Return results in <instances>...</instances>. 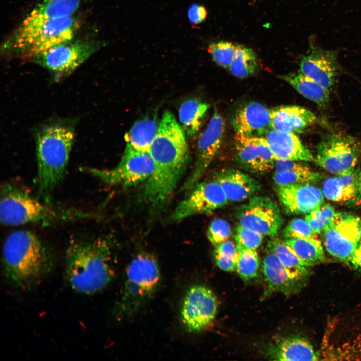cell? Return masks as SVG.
Instances as JSON below:
<instances>
[{
	"mask_svg": "<svg viewBox=\"0 0 361 361\" xmlns=\"http://www.w3.org/2000/svg\"><path fill=\"white\" fill-rule=\"evenodd\" d=\"M74 118L52 117L34 130L37 163V198L51 204L66 173L75 140Z\"/></svg>",
	"mask_w": 361,
	"mask_h": 361,
	"instance_id": "7a4b0ae2",
	"label": "cell"
},
{
	"mask_svg": "<svg viewBox=\"0 0 361 361\" xmlns=\"http://www.w3.org/2000/svg\"><path fill=\"white\" fill-rule=\"evenodd\" d=\"M236 46L232 43L221 41L211 44L208 52L214 61L219 66L229 68L234 57Z\"/></svg>",
	"mask_w": 361,
	"mask_h": 361,
	"instance_id": "d590c367",
	"label": "cell"
},
{
	"mask_svg": "<svg viewBox=\"0 0 361 361\" xmlns=\"http://www.w3.org/2000/svg\"><path fill=\"white\" fill-rule=\"evenodd\" d=\"M232 124L235 134L264 137L272 128L270 109L257 102H248L236 110Z\"/></svg>",
	"mask_w": 361,
	"mask_h": 361,
	"instance_id": "d6986e66",
	"label": "cell"
},
{
	"mask_svg": "<svg viewBox=\"0 0 361 361\" xmlns=\"http://www.w3.org/2000/svg\"><path fill=\"white\" fill-rule=\"evenodd\" d=\"M5 278L16 289L29 291L40 285L53 271L55 264L52 250L33 232L15 231L2 247Z\"/></svg>",
	"mask_w": 361,
	"mask_h": 361,
	"instance_id": "3957f363",
	"label": "cell"
},
{
	"mask_svg": "<svg viewBox=\"0 0 361 361\" xmlns=\"http://www.w3.org/2000/svg\"><path fill=\"white\" fill-rule=\"evenodd\" d=\"M158 126L157 121L150 118L136 121L125 135L126 145L137 150L149 151Z\"/></svg>",
	"mask_w": 361,
	"mask_h": 361,
	"instance_id": "f546056e",
	"label": "cell"
},
{
	"mask_svg": "<svg viewBox=\"0 0 361 361\" xmlns=\"http://www.w3.org/2000/svg\"><path fill=\"white\" fill-rule=\"evenodd\" d=\"M283 233L286 239L318 238V234L312 230L306 220L300 218L292 219L285 227Z\"/></svg>",
	"mask_w": 361,
	"mask_h": 361,
	"instance_id": "8d00e7d4",
	"label": "cell"
},
{
	"mask_svg": "<svg viewBox=\"0 0 361 361\" xmlns=\"http://www.w3.org/2000/svg\"><path fill=\"white\" fill-rule=\"evenodd\" d=\"M0 219L7 226L37 224L49 226L65 222L91 219L92 212L73 208H55L42 203L27 191L12 182L1 189Z\"/></svg>",
	"mask_w": 361,
	"mask_h": 361,
	"instance_id": "5b68a950",
	"label": "cell"
},
{
	"mask_svg": "<svg viewBox=\"0 0 361 361\" xmlns=\"http://www.w3.org/2000/svg\"><path fill=\"white\" fill-rule=\"evenodd\" d=\"M258 60L253 50L245 46H236L233 60L229 67L233 76L241 79L252 75L257 70Z\"/></svg>",
	"mask_w": 361,
	"mask_h": 361,
	"instance_id": "d6a6232c",
	"label": "cell"
},
{
	"mask_svg": "<svg viewBox=\"0 0 361 361\" xmlns=\"http://www.w3.org/2000/svg\"><path fill=\"white\" fill-rule=\"evenodd\" d=\"M187 15L190 23L193 25H197L205 21L208 16V12L203 6L193 4L189 7Z\"/></svg>",
	"mask_w": 361,
	"mask_h": 361,
	"instance_id": "ab89813d",
	"label": "cell"
},
{
	"mask_svg": "<svg viewBox=\"0 0 361 361\" xmlns=\"http://www.w3.org/2000/svg\"><path fill=\"white\" fill-rule=\"evenodd\" d=\"M209 105L201 101L190 99L184 101L178 110V118L185 133L194 136L199 131Z\"/></svg>",
	"mask_w": 361,
	"mask_h": 361,
	"instance_id": "4dcf8cb0",
	"label": "cell"
},
{
	"mask_svg": "<svg viewBox=\"0 0 361 361\" xmlns=\"http://www.w3.org/2000/svg\"><path fill=\"white\" fill-rule=\"evenodd\" d=\"M215 179L229 202L246 200L260 190V185L256 180L236 169H223L217 174Z\"/></svg>",
	"mask_w": 361,
	"mask_h": 361,
	"instance_id": "603a6c76",
	"label": "cell"
},
{
	"mask_svg": "<svg viewBox=\"0 0 361 361\" xmlns=\"http://www.w3.org/2000/svg\"><path fill=\"white\" fill-rule=\"evenodd\" d=\"M239 225L263 236L275 237L283 224L280 209L272 200L253 196L238 212Z\"/></svg>",
	"mask_w": 361,
	"mask_h": 361,
	"instance_id": "4fadbf2b",
	"label": "cell"
},
{
	"mask_svg": "<svg viewBox=\"0 0 361 361\" xmlns=\"http://www.w3.org/2000/svg\"><path fill=\"white\" fill-rule=\"evenodd\" d=\"M284 242L301 260L310 266L325 260L321 243L318 238H287Z\"/></svg>",
	"mask_w": 361,
	"mask_h": 361,
	"instance_id": "1f68e13d",
	"label": "cell"
},
{
	"mask_svg": "<svg viewBox=\"0 0 361 361\" xmlns=\"http://www.w3.org/2000/svg\"><path fill=\"white\" fill-rule=\"evenodd\" d=\"M213 256L217 265L221 270L229 272L236 270L238 258L226 257L215 253Z\"/></svg>",
	"mask_w": 361,
	"mask_h": 361,
	"instance_id": "60d3db41",
	"label": "cell"
},
{
	"mask_svg": "<svg viewBox=\"0 0 361 361\" xmlns=\"http://www.w3.org/2000/svg\"><path fill=\"white\" fill-rule=\"evenodd\" d=\"M149 151L126 145L118 164L110 169L86 168V172L109 185L130 187L146 180L154 169Z\"/></svg>",
	"mask_w": 361,
	"mask_h": 361,
	"instance_id": "9c48e42d",
	"label": "cell"
},
{
	"mask_svg": "<svg viewBox=\"0 0 361 361\" xmlns=\"http://www.w3.org/2000/svg\"><path fill=\"white\" fill-rule=\"evenodd\" d=\"M100 47L91 39L72 40L59 44L30 61L50 72L55 81L71 75Z\"/></svg>",
	"mask_w": 361,
	"mask_h": 361,
	"instance_id": "ba28073f",
	"label": "cell"
},
{
	"mask_svg": "<svg viewBox=\"0 0 361 361\" xmlns=\"http://www.w3.org/2000/svg\"><path fill=\"white\" fill-rule=\"evenodd\" d=\"M297 161L276 160L273 179L277 185L311 183L322 177V175Z\"/></svg>",
	"mask_w": 361,
	"mask_h": 361,
	"instance_id": "4316f807",
	"label": "cell"
},
{
	"mask_svg": "<svg viewBox=\"0 0 361 361\" xmlns=\"http://www.w3.org/2000/svg\"><path fill=\"white\" fill-rule=\"evenodd\" d=\"M160 282V273L155 258L142 253L130 262L123 291L116 311L119 317L132 316L152 298Z\"/></svg>",
	"mask_w": 361,
	"mask_h": 361,
	"instance_id": "52a82bcc",
	"label": "cell"
},
{
	"mask_svg": "<svg viewBox=\"0 0 361 361\" xmlns=\"http://www.w3.org/2000/svg\"><path fill=\"white\" fill-rule=\"evenodd\" d=\"M279 201L289 214H309L324 203V195L319 188L310 183L279 185Z\"/></svg>",
	"mask_w": 361,
	"mask_h": 361,
	"instance_id": "ac0fdd59",
	"label": "cell"
},
{
	"mask_svg": "<svg viewBox=\"0 0 361 361\" xmlns=\"http://www.w3.org/2000/svg\"><path fill=\"white\" fill-rule=\"evenodd\" d=\"M264 137L276 160H315L295 133L271 128Z\"/></svg>",
	"mask_w": 361,
	"mask_h": 361,
	"instance_id": "ffe728a7",
	"label": "cell"
},
{
	"mask_svg": "<svg viewBox=\"0 0 361 361\" xmlns=\"http://www.w3.org/2000/svg\"><path fill=\"white\" fill-rule=\"evenodd\" d=\"M323 241L331 255L350 265L353 254L361 241V220L351 214L335 213L323 231Z\"/></svg>",
	"mask_w": 361,
	"mask_h": 361,
	"instance_id": "8fae6325",
	"label": "cell"
},
{
	"mask_svg": "<svg viewBox=\"0 0 361 361\" xmlns=\"http://www.w3.org/2000/svg\"><path fill=\"white\" fill-rule=\"evenodd\" d=\"M335 214L333 207L323 203L308 214L305 220L312 230L318 234L323 232Z\"/></svg>",
	"mask_w": 361,
	"mask_h": 361,
	"instance_id": "e575fe53",
	"label": "cell"
},
{
	"mask_svg": "<svg viewBox=\"0 0 361 361\" xmlns=\"http://www.w3.org/2000/svg\"><path fill=\"white\" fill-rule=\"evenodd\" d=\"M263 236L259 233L239 224L236 229L235 239L236 244L256 250L262 244Z\"/></svg>",
	"mask_w": 361,
	"mask_h": 361,
	"instance_id": "f35d334b",
	"label": "cell"
},
{
	"mask_svg": "<svg viewBox=\"0 0 361 361\" xmlns=\"http://www.w3.org/2000/svg\"><path fill=\"white\" fill-rule=\"evenodd\" d=\"M262 270L267 284L265 297L274 292L289 296L301 287L302 282L292 277L277 256L271 252L269 251L263 259Z\"/></svg>",
	"mask_w": 361,
	"mask_h": 361,
	"instance_id": "7402d4cb",
	"label": "cell"
},
{
	"mask_svg": "<svg viewBox=\"0 0 361 361\" xmlns=\"http://www.w3.org/2000/svg\"><path fill=\"white\" fill-rule=\"evenodd\" d=\"M350 265L353 269L361 271V241L357 245L353 254Z\"/></svg>",
	"mask_w": 361,
	"mask_h": 361,
	"instance_id": "7bdbcfd3",
	"label": "cell"
},
{
	"mask_svg": "<svg viewBox=\"0 0 361 361\" xmlns=\"http://www.w3.org/2000/svg\"><path fill=\"white\" fill-rule=\"evenodd\" d=\"M314 38L309 39V49L301 59L300 71L330 90L339 70L337 52L319 47Z\"/></svg>",
	"mask_w": 361,
	"mask_h": 361,
	"instance_id": "2e32d148",
	"label": "cell"
},
{
	"mask_svg": "<svg viewBox=\"0 0 361 361\" xmlns=\"http://www.w3.org/2000/svg\"><path fill=\"white\" fill-rule=\"evenodd\" d=\"M82 1L43 0L35 6L21 24L36 25L52 19L70 16L78 9Z\"/></svg>",
	"mask_w": 361,
	"mask_h": 361,
	"instance_id": "484cf974",
	"label": "cell"
},
{
	"mask_svg": "<svg viewBox=\"0 0 361 361\" xmlns=\"http://www.w3.org/2000/svg\"><path fill=\"white\" fill-rule=\"evenodd\" d=\"M271 127L293 133H300L316 122L313 113L296 105L277 106L270 109Z\"/></svg>",
	"mask_w": 361,
	"mask_h": 361,
	"instance_id": "cb8c5ba5",
	"label": "cell"
},
{
	"mask_svg": "<svg viewBox=\"0 0 361 361\" xmlns=\"http://www.w3.org/2000/svg\"><path fill=\"white\" fill-rule=\"evenodd\" d=\"M110 243L103 238L72 240L65 252L64 276L69 287L83 295L106 288L115 274Z\"/></svg>",
	"mask_w": 361,
	"mask_h": 361,
	"instance_id": "277c9868",
	"label": "cell"
},
{
	"mask_svg": "<svg viewBox=\"0 0 361 361\" xmlns=\"http://www.w3.org/2000/svg\"><path fill=\"white\" fill-rule=\"evenodd\" d=\"M280 78L304 97L314 102L320 107L325 108L327 106L330 90L300 71L281 76Z\"/></svg>",
	"mask_w": 361,
	"mask_h": 361,
	"instance_id": "83f0119b",
	"label": "cell"
},
{
	"mask_svg": "<svg viewBox=\"0 0 361 361\" xmlns=\"http://www.w3.org/2000/svg\"><path fill=\"white\" fill-rule=\"evenodd\" d=\"M214 253L233 258H238V254L237 245L228 240L217 245Z\"/></svg>",
	"mask_w": 361,
	"mask_h": 361,
	"instance_id": "b9f144b4",
	"label": "cell"
},
{
	"mask_svg": "<svg viewBox=\"0 0 361 361\" xmlns=\"http://www.w3.org/2000/svg\"><path fill=\"white\" fill-rule=\"evenodd\" d=\"M191 193L175 208L171 218L175 221L193 215L210 213L224 207L228 200L216 180L199 182Z\"/></svg>",
	"mask_w": 361,
	"mask_h": 361,
	"instance_id": "9a60e30c",
	"label": "cell"
},
{
	"mask_svg": "<svg viewBox=\"0 0 361 361\" xmlns=\"http://www.w3.org/2000/svg\"><path fill=\"white\" fill-rule=\"evenodd\" d=\"M322 193L328 200L347 204L361 201V169L327 178L322 186Z\"/></svg>",
	"mask_w": 361,
	"mask_h": 361,
	"instance_id": "44dd1931",
	"label": "cell"
},
{
	"mask_svg": "<svg viewBox=\"0 0 361 361\" xmlns=\"http://www.w3.org/2000/svg\"><path fill=\"white\" fill-rule=\"evenodd\" d=\"M361 154V146L353 137L341 133L327 134L316 148L317 164L332 173L341 175L353 170Z\"/></svg>",
	"mask_w": 361,
	"mask_h": 361,
	"instance_id": "30bf717a",
	"label": "cell"
},
{
	"mask_svg": "<svg viewBox=\"0 0 361 361\" xmlns=\"http://www.w3.org/2000/svg\"><path fill=\"white\" fill-rule=\"evenodd\" d=\"M225 130L224 118L215 108L205 129L197 142V157L194 168L184 185L185 190L191 191L199 183L221 147Z\"/></svg>",
	"mask_w": 361,
	"mask_h": 361,
	"instance_id": "5bb4252c",
	"label": "cell"
},
{
	"mask_svg": "<svg viewBox=\"0 0 361 361\" xmlns=\"http://www.w3.org/2000/svg\"><path fill=\"white\" fill-rule=\"evenodd\" d=\"M79 28L78 21L71 16L36 25L20 24L3 43L1 52L5 58L31 60L59 44L72 40Z\"/></svg>",
	"mask_w": 361,
	"mask_h": 361,
	"instance_id": "8992f818",
	"label": "cell"
},
{
	"mask_svg": "<svg viewBox=\"0 0 361 361\" xmlns=\"http://www.w3.org/2000/svg\"><path fill=\"white\" fill-rule=\"evenodd\" d=\"M231 229L229 223L222 219H216L210 224L207 232L209 241L216 246L230 238Z\"/></svg>",
	"mask_w": 361,
	"mask_h": 361,
	"instance_id": "74e56055",
	"label": "cell"
},
{
	"mask_svg": "<svg viewBox=\"0 0 361 361\" xmlns=\"http://www.w3.org/2000/svg\"><path fill=\"white\" fill-rule=\"evenodd\" d=\"M149 153L154 166L146 180L144 190L155 200H168L172 197L189 159L185 132L169 111H165L162 115Z\"/></svg>",
	"mask_w": 361,
	"mask_h": 361,
	"instance_id": "6da1fadb",
	"label": "cell"
},
{
	"mask_svg": "<svg viewBox=\"0 0 361 361\" xmlns=\"http://www.w3.org/2000/svg\"><path fill=\"white\" fill-rule=\"evenodd\" d=\"M236 245L238 254L236 270L244 280H250L258 274L259 268L258 253L255 249Z\"/></svg>",
	"mask_w": 361,
	"mask_h": 361,
	"instance_id": "836d02e7",
	"label": "cell"
},
{
	"mask_svg": "<svg viewBox=\"0 0 361 361\" xmlns=\"http://www.w3.org/2000/svg\"><path fill=\"white\" fill-rule=\"evenodd\" d=\"M269 357L278 360H316L318 355L310 342L304 337H285L270 348Z\"/></svg>",
	"mask_w": 361,
	"mask_h": 361,
	"instance_id": "d4e9b609",
	"label": "cell"
},
{
	"mask_svg": "<svg viewBox=\"0 0 361 361\" xmlns=\"http://www.w3.org/2000/svg\"><path fill=\"white\" fill-rule=\"evenodd\" d=\"M235 150L237 161L250 171L258 173L274 168V155L264 137H249L235 134Z\"/></svg>",
	"mask_w": 361,
	"mask_h": 361,
	"instance_id": "e0dca14e",
	"label": "cell"
},
{
	"mask_svg": "<svg viewBox=\"0 0 361 361\" xmlns=\"http://www.w3.org/2000/svg\"><path fill=\"white\" fill-rule=\"evenodd\" d=\"M267 247L292 277L303 282L309 276L311 266L301 260L284 241L273 237L269 241Z\"/></svg>",
	"mask_w": 361,
	"mask_h": 361,
	"instance_id": "f1b7e54d",
	"label": "cell"
},
{
	"mask_svg": "<svg viewBox=\"0 0 361 361\" xmlns=\"http://www.w3.org/2000/svg\"><path fill=\"white\" fill-rule=\"evenodd\" d=\"M218 306L216 296L210 289L201 285L192 286L187 291L182 303V322L190 332L201 331L214 320Z\"/></svg>",
	"mask_w": 361,
	"mask_h": 361,
	"instance_id": "7c38bea8",
	"label": "cell"
}]
</instances>
